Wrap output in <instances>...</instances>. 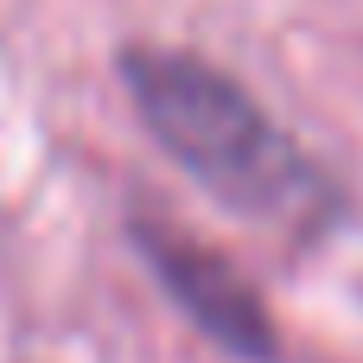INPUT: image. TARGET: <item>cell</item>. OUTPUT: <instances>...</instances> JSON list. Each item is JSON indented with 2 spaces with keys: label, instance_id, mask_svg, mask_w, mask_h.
I'll return each instance as SVG.
<instances>
[{
  "label": "cell",
  "instance_id": "2",
  "mask_svg": "<svg viewBox=\"0 0 363 363\" xmlns=\"http://www.w3.org/2000/svg\"><path fill=\"white\" fill-rule=\"evenodd\" d=\"M134 249L147 255L153 281L185 306V319L217 351H230V357H242V363H274L281 357V332L268 319V300L249 287V274L230 255H217L211 242H198V236H185L172 223H153V217L134 223Z\"/></svg>",
  "mask_w": 363,
  "mask_h": 363
},
{
  "label": "cell",
  "instance_id": "1",
  "mask_svg": "<svg viewBox=\"0 0 363 363\" xmlns=\"http://www.w3.org/2000/svg\"><path fill=\"white\" fill-rule=\"evenodd\" d=\"M121 83L147 121V134L236 217H294L319 198L313 160L268 121V108L223 70L191 51L134 45L121 57Z\"/></svg>",
  "mask_w": 363,
  "mask_h": 363
}]
</instances>
